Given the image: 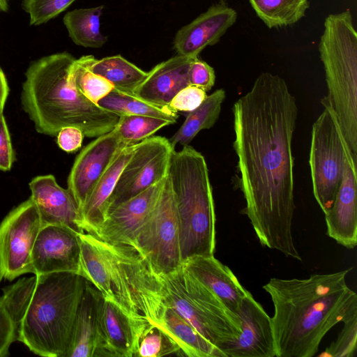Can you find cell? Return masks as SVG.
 I'll return each mask as SVG.
<instances>
[{"mask_svg": "<svg viewBox=\"0 0 357 357\" xmlns=\"http://www.w3.org/2000/svg\"><path fill=\"white\" fill-rule=\"evenodd\" d=\"M232 112L243 211L262 245L302 261L292 235L296 98L283 78L263 73L234 102Z\"/></svg>", "mask_w": 357, "mask_h": 357, "instance_id": "cell-1", "label": "cell"}, {"mask_svg": "<svg viewBox=\"0 0 357 357\" xmlns=\"http://www.w3.org/2000/svg\"><path fill=\"white\" fill-rule=\"evenodd\" d=\"M351 270L304 279L271 278L263 286L274 305L275 357H312L326 334L357 312V294L346 281Z\"/></svg>", "mask_w": 357, "mask_h": 357, "instance_id": "cell-2", "label": "cell"}, {"mask_svg": "<svg viewBox=\"0 0 357 357\" xmlns=\"http://www.w3.org/2000/svg\"><path fill=\"white\" fill-rule=\"evenodd\" d=\"M86 280L70 272L34 275L3 289L17 340L44 357H66Z\"/></svg>", "mask_w": 357, "mask_h": 357, "instance_id": "cell-3", "label": "cell"}, {"mask_svg": "<svg viewBox=\"0 0 357 357\" xmlns=\"http://www.w3.org/2000/svg\"><path fill=\"white\" fill-rule=\"evenodd\" d=\"M75 58L67 52L33 61L25 73L21 102L38 132L56 136L65 127L87 137L112 130L119 116L89 100L75 88L70 70Z\"/></svg>", "mask_w": 357, "mask_h": 357, "instance_id": "cell-4", "label": "cell"}, {"mask_svg": "<svg viewBox=\"0 0 357 357\" xmlns=\"http://www.w3.org/2000/svg\"><path fill=\"white\" fill-rule=\"evenodd\" d=\"M167 176L177 211L182 262L214 255L215 204L204 156L189 145L174 150Z\"/></svg>", "mask_w": 357, "mask_h": 357, "instance_id": "cell-5", "label": "cell"}, {"mask_svg": "<svg viewBox=\"0 0 357 357\" xmlns=\"http://www.w3.org/2000/svg\"><path fill=\"white\" fill-rule=\"evenodd\" d=\"M319 51L326 98L349 149L357 156V33L349 10L326 17Z\"/></svg>", "mask_w": 357, "mask_h": 357, "instance_id": "cell-6", "label": "cell"}, {"mask_svg": "<svg viewBox=\"0 0 357 357\" xmlns=\"http://www.w3.org/2000/svg\"><path fill=\"white\" fill-rule=\"evenodd\" d=\"M96 240L108 264L117 305L142 336L153 326L161 328L167 306L158 274L133 247Z\"/></svg>", "mask_w": 357, "mask_h": 357, "instance_id": "cell-7", "label": "cell"}, {"mask_svg": "<svg viewBox=\"0 0 357 357\" xmlns=\"http://www.w3.org/2000/svg\"><path fill=\"white\" fill-rule=\"evenodd\" d=\"M166 305L174 309L218 349L241 333L238 317L183 264L166 275H158ZM220 350V349H219Z\"/></svg>", "mask_w": 357, "mask_h": 357, "instance_id": "cell-8", "label": "cell"}, {"mask_svg": "<svg viewBox=\"0 0 357 357\" xmlns=\"http://www.w3.org/2000/svg\"><path fill=\"white\" fill-rule=\"evenodd\" d=\"M322 105L324 109L312 125L309 165L313 194L325 214L335 199L346 155L351 149L326 97L323 98Z\"/></svg>", "mask_w": 357, "mask_h": 357, "instance_id": "cell-9", "label": "cell"}, {"mask_svg": "<svg viewBox=\"0 0 357 357\" xmlns=\"http://www.w3.org/2000/svg\"><path fill=\"white\" fill-rule=\"evenodd\" d=\"M132 247L158 275L169 274L182 265L178 219L168 176L156 206L139 229Z\"/></svg>", "mask_w": 357, "mask_h": 357, "instance_id": "cell-10", "label": "cell"}, {"mask_svg": "<svg viewBox=\"0 0 357 357\" xmlns=\"http://www.w3.org/2000/svg\"><path fill=\"white\" fill-rule=\"evenodd\" d=\"M42 227L32 199L13 208L0 223V281L33 273L31 252Z\"/></svg>", "mask_w": 357, "mask_h": 357, "instance_id": "cell-11", "label": "cell"}, {"mask_svg": "<svg viewBox=\"0 0 357 357\" xmlns=\"http://www.w3.org/2000/svg\"><path fill=\"white\" fill-rule=\"evenodd\" d=\"M174 150L169 139L161 136L150 137L137 143L119 175L109 200L108 213L123 202L164 180L168 175Z\"/></svg>", "mask_w": 357, "mask_h": 357, "instance_id": "cell-12", "label": "cell"}, {"mask_svg": "<svg viewBox=\"0 0 357 357\" xmlns=\"http://www.w3.org/2000/svg\"><path fill=\"white\" fill-rule=\"evenodd\" d=\"M127 145L115 128L84 147L77 156L68 178V189L79 213L95 185L115 156Z\"/></svg>", "mask_w": 357, "mask_h": 357, "instance_id": "cell-13", "label": "cell"}, {"mask_svg": "<svg viewBox=\"0 0 357 357\" xmlns=\"http://www.w3.org/2000/svg\"><path fill=\"white\" fill-rule=\"evenodd\" d=\"M79 233L61 225L42 226L31 252L33 273L70 272L78 274Z\"/></svg>", "mask_w": 357, "mask_h": 357, "instance_id": "cell-14", "label": "cell"}, {"mask_svg": "<svg viewBox=\"0 0 357 357\" xmlns=\"http://www.w3.org/2000/svg\"><path fill=\"white\" fill-rule=\"evenodd\" d=\"M241 333L220 347L222 357H275L271 317L248 291L237 311Z\"/></svg>", "mask_w": 357, "mask_h": 357, "instance_id": "cell-15", "label": "cell"}, {"mask_svg": "<svg viewBox=\"0 0 357 357\" xmlns=\"http://www.w3.org/2000/svg\"><path fill=\"white\" fill-rule=\"evenodd\" d=\"M98 341L94 357H135L142 333L114 302L97 290Z\"/></svg>", "mask_w": 357, "mask_h": 357, "instance_id": "cell-16", "label": "cell"}, {"mask_svg": "<svg viewBox=\"0 0 357 357\" xmlns=\"http://www.w3.org/2000/svg\"><path fill=\"white\" fill-rule=\"evenodd\" d=\"M166 178L110 211L95 236L110 244L132 246L157 204Z\"/></svg>", "mask_w": 357, "mask_h": 357, "instance_id": "cell-17", "label": "cell"}, {"mask_svg": "<svg viewBox=\"0 0 357 357\" xmlns=\"http://www.w3.org/2000/svg\"><path fill=\"white\" fill-rule=\"evenodd\" d=\"M357 157L347 153L342 178L331 208L325 213L327 235L349 249L357 245Z\"/></svg>", "mask_w": 357, "mask_h": 357, "instance_id": "cell-18", "label": "cell"}, {"mask_svg": "<svg viewBox=\"0 0 357 357\" xmlns=\"http://www.w3.org/2000/svg\"><path fill=\"white\" fill-rule=\"evenodd\" d=\"M237 13L224 2L212 5L176 33L174 47L177 54L197 58L207 46L217 43L236 22Z\"/></svg>", "mask_w": 357, "mask_h": 357, "instance_id": "cell-19", "label": "cell"}, {"mask_svg": "<svg viewBox=\"0 0 357 357\" xmlns=\"http://www.w3.org/2000/svg\"><path fill=\"white\" fill-rule=\"evenodd\" d=\"M29 185L42 226L61 225L84 232L78 227L79 208L74 197L57 183L53 175L36 176Z\"/></svg>", "mask_w": 357, "mask_h": 357, "instance_id": "cell-20", "label": "cell"}, {"mask_svg": "<svg viewBox=\"0 0 357 357\" xmlns=\"http://www.w3.org/2000/svg\"><path fill=\"white\" fill-rule=\"evenodd\" d=\"M182 264L229 312L237 316V311L248 291L241 284L228 266L222 264L214 255L195 257L183 261Z\"/></svg>", "mask_w": 357, "mask_h": 357, "instance_id": "cell-21", "label": "cell"}, {"mask_svg": "<svg viewBox=\"0 0 357 357\" xmlns=\"http://www.w3.org/2000/svg\"><path fill=\"white\" fill-rule=\"evenodd\" d=\"M176 56L154 66L139 84L134 96L158 105H169L182 89L188 86V71L193 59Z\"/></svg>", "mask_w": 357, "mask_h": 357, "instance_id": "cell-22", "label": "cell"}, {"mask_svg": "<svg viewBox=\"0 0 357 357\" xmlns=\"http://www.w3.org/2000/svg\"><path fill=\"white\" fill-rule=\"evenodd\" d=\"M135 144L123 148L99 178L79 213L78 227L96 236L108 213L109 200L124 166L130 158Z\"/></svg>", "mask_w": 357, "mask_h": 357, "instance_id": "cell-23", "label": "cell"}, {"mask_svg": "<svg viewBox=\"0 0 357 357\" xmlns=\"http://www.w3.org/2000/svg\"><path fill=\"white\" fill-rule=\"evenodd\" d=\"M97 289L86 280V285L75 321L70 344L66 357H94L98 341Z\"/></svg>", "mask_w": 357, "mask_h": 357, "instance_id": "cell-24", "label": "cell"}, {"mask_svg": "<svg viewBox=\"0 0 357 357\" xmlns=\"http://www.w3.org/2000/svg\"><path fill=\"white\" fill-rule=\"evenodd\" d=\"M79 236L80 255L78 274L90 282L105 299L116 304L108 264L96 237L85 232L79 233Z\"/></svg>", "mask_w": 357, "mask_h": 357, "instance_id": "cell-25", "label": "cell"}, {"mask_svg": "<svg viewBox=\"0 0 357 357\" xmlns=\"http://www.w3.org/2000/svg\"><path fill=\"white\" fill-rule=\"evenodd\" d=\"M160 328L171 337L184 356L222 357L220 351L215 345L171 307H167Z\"/></svg>", "mask_w": 357, "mask_h": 357, "instance_id": "cell-26", "label": "cell"}, {"mask_svg": "<svg viewBox=\"0 0 357 357\" xmlns=\"http://www.w3.org/2000/svg\"><path fill=\"white\" fill-rule=\"evenodd\" d=\"M225 96L223 89H217L207 96L198 107L189 112L183 123L169 139L172 147L175 148L177 144L189 145L201 130L213 127L219 118Z\"/></svg>", "mask_w": 357, "mask_h": 357, "instance_id": "cell-27", "label": "cell"}, {"mask_svg": "<svg viewBox=\"0 0 357 357\" xmlns=\"http://www.w3.org/2000/svg\"><path fill=\"white\" fill-rule=\"evenodd\" d=\"M104 6L89 8L75 9L68 12L63 23L69 36L77 45L84 47L99 48L107 41L100 32V17Z\"/></svg>", "mask_w": 357, "mask_h": 357, "instance_id": "cell-28", "label": "cell"}, {"mask_svg": "<svg viewBox=\"0 0 357 357\" xmlns=\"http://www.w3.org/2000/svg\"><path fill=\"white\" fill-rule=\"evenodd\" d=\"M97 105L119 116L137 115L155 117L175 123L178 119V112L169 105H158L138 98L134 95L120 92L114 89Z\"/></svg>", "mask_w": 357, "mask_h": 357, "instance_id": "cell-29", "label": "cell"}, {"mask_svg": "<svg viewBox=\"0 0 357 357\" xmlns=\"http://www.w3.org/2000/svg\"><path fill=\"white\" fill-rule=\"evenodd\" d=\"M91 69L110 82L114 89L129 95H134L147 75V72L121 55L96 59Z\"/></svg>", "mask_w": 357, "mask_h": 357, "instance_id": "cell-30", "label": "cell"}, {"mask_svg": "<svg viewBox=\"0 0 357 357\" xmlns=\"http://www.w3.org/2000/svg\"><path fill=\"white\" fill-rule=\"evenodd\" d=\"M258 17L269 28L293 24L305 16L308 0H249Z\"/></svg>", "mask_w": 357, "mask_h": 357, "instance_id": "cell-31", "label": "cell"}, {"mask_svg": "<svg viewBox=\"0 0 357 357\" xmlns=\"http://www.w3.org/2000/svg\"><path fill=\"white\" fill-rule=\"evenodd\" d=\"M95 59L93 55L75 59L70 70V77L82 96L97 104L112 91L114 86L107 79L91 70V66Z\"/></svg>", "mask_w": 357, "mask_h": 357, "instance_id": "cell-32", "label": "cell"}, {"mask_svg": "<svg viewBox=\"0 0 357 357\" xmlns=\"http://www.w3.org/2000/svg\"><path fill=\"white\" fill-rule=\"evenodd\" d=\"M172 123L155 117L124 115L119 116L115 126L121 139L127 145L137 144L152 136L162 128Z\"/></svg>", "mask_w": 357, "mask_h": 357, "instance_id": "cell-33", "label": "cell"}, {"mask_svg": "<svg viewBox=\"0 0 357 357\" xmlns=\"http://www.w3.org/2000/svg\"><path fill=\"white\" fill-rule=\"evenodd\" d=\"M178 353L180 349L171 337L159 327L153 326L139 340L135 357H161Z\"/></svg>", "mask_w": 357, "mask_h": 357, "instance_id": "cell-34", "label": "cell"}, {"mask_svg": "<svg viewBox=\"0 0 357 357\" xmlns=\"http://www.w3.org/2000/svg\"><path fill=\"white\" fill-rule=\"evenodd\" d=\"M343 323V328L336 340L319 356H354L357 347V312L347 318Z\"/></svg>", "mask_w": 357, "mask_h": 357, "instance_id": "cell-35", "label": "cell"}, {"mask_svg": "<svg viewBox=\"0 0 357 357\" xmlns=\"http://www.w3.org/2000/svg\"><path fill=\"white\" fill-rule=\"evenodd\" d=\"M76 0H23L24 10L29 15L30 24L45 23L68 8Z\"/></svg>", "mask_w": 357, "mask_h": 357, "instance_id": "cell-36", "label": "cell"}, {"mask_svg": "<svg viewBox=\"0 0 357 357\" xmlns=\"http://www.w3.org/2000/svg\"><path fill=\"white\" fill-rule=\"evenodd\" d=\"M206 97V92L203 89L188 85L176 93L169 106L176 112H189L198 107Z\"/></svg>", "mask_w": 357, "mask_h": 357, "instance_id": "cell-37", "label": "cell"}, {"mask_svg": "<svg viewBox=\"0 0 357 357\" xmlns=\"http://www.w3.org/2000/svg\"><path fill=\"white\" fill-rule=\"evenodd\" d=\"M215 82V71L211 66L198 57L192 61L188 71L189 85L199 87L207 92L214 86Z\"/></svg>", "mask_w": 357, "mask_h": 357, "instance_id": "cell-38", "label": "cell"}, {"mask_svg": "<svg viewBox=\"0 0 357 357\" xmlns=\"http://www.w3.org/2000/svg\"><path fill=\"white\" fill-rule=\"evenodd\" d=\"M16 340V326L0 296V357L9 355V349Z\"/></svg>", "mask_w": 357, "mask_h": 357, "instance_id": "cell-39", "label": "cell"}, {"mask_svg": "<svg viewBox=\"0 0 357 357\" xmlns=\"http://www.w3.org/2000/svg\"><path fill=\"white\" fill-rule=\"evenodd\" d=\"M14 161L15 153L8 126L3 112H0V170L9 171Z\"/></svg>", "mask_w": 357, "mask_h": 357, "instance_id": "cell-40", "label": "cell"}, {"mask_svg": "<svg viewBox=\"0 0 357 357\" xmlns=\"http://www.w3.org/2000/svg\"><path fill=\"white\" fill-rule=\"evenodd\" d=\"M57 144L63 151L71 153L77 151L81 146L84 135L76 127H65L56 135Z\"/></svg>", "mask_w": 357, "mask_h": 357, "instance_id": "cell-41", "label": "cell"}, {"mask_svg": "<svg viewBox=\"0 0 357 357\" xmlns=\"http://www.w3.org/2000/svg\"><path fill=\"white\" fill-rule=\"evenodd\" d=\"M9 88L6 76L0 67V112H3V109L6 102Z\"/></svg>", "mask_w": 357, "mask_h": 357, "instance_id": "cell-42", "label": "cell"}, {"mask_svg": "<svg viewBox=\"0 0 357 357\" xmlns=\"http://www.w3.org/2000/svg\"><path fill=\"white\" fill-rule=\"evenodd\" d=\"M9 0H0V12H6L9 6Z\"/></svg>", "mask_w": 357, "mask_h": 357, "instance_id": "cell-43", "label": "cell"}]
</instances>
